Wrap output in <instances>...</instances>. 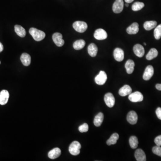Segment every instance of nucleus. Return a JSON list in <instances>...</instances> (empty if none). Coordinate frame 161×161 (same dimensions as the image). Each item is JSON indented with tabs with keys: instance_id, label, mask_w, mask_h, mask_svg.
Returning <instances> with one entry per match:
<instances>
[{
	"instance_id": "f257e3e1",
	"label": "nucleus",
	"mask_w": 161,
	"mask_h": 161,
	"mask_svg": "<svg viewBox=\"0 0 161 161\" xmlns=\"http://www.w3.org/2000/svg\"><path fill=\"white\" fill-rule=\"evenodd\" d=\"M29 33L34 40L36 41L42 40L45 37V33L43 31L35 28H30L29 30Z\"/></svg>"
},
{
	"instance_id": "bb28decb",
	"label": "nucleus",
	"mask_w": 161,
	"mask_h": 161,
	"mask_svg": "<svg viewBox=\"0 0 161 161\" xmlns=\"http://www.w3.org/2000/svg\"><path fill=\"white\" fill-rule=\"evenodd\" d=\"M157 23L156 21H147L144 24V27L147 30H150L155 28L157 26Z\"/></svg>"
},
{
	"instance_id": "9d476101",
	"label": "nucleus",
	"mask_w": 161,
	"mask_h": 161,
	"mask_svg": "<svg viewBox=\"0 0 161 161\" xmlns=\"http://www.w3.org/2000/svg\"><path fill=\"white\" fill-rule=\"evenodd\" d=\"M154 74V69L152 65H148L145 69L143 75V78L145 80L150 79Z\"/></svg>"
},
{
	"instance_id": "6ab92c4d",
	"label": "nucleus",
	"mask_w": 161,
	"mask_h": 161,
	"mask_svg": "<svg viewBox=\"0 0 161 161\" xmlns=\"http://www.w3.org/2000/svg\"><path fill=\"white\" fill-rule=\"evenodd\" d=\"M20 60L24 66H29L31 62V57L30 55L27 53H24L21 55Z\"/></svg>"
},
{
	"instance_id": "cd10ccee",
	"label": "nucleus",
	"mask_w": 161,
	"mask_h": 161,
	"mask_svg": "<svg viewBox=\"0 0 161 161\" xmlns=\"http://www.w3.org/2000/svg\"><path fill=\"white\" fill-rule=\"evenodd\" d=\"M129 142L130 147L132 149H135L137 147L138 140L136 136H131L129 138Z\"/></svg>"
},
{
	"instance_id": "4be33fe9",
	"label": "nucleus",
	"mask_w": 161,
	"mask_h": 161,
	"mask_svg": "<svg viewBox=\"0 0 161 161\" xmlns=\"http://www.w3.org/2000/svg\"><path fill=\"white\" fill-rule=\"evenodd\" d=\"M104 119V115L102 112L99 113L95 116L94 119V124L96 127H99L101 125Z\"/></svg>"
},
{
	"instance_id": "f704fd0d",
	"label": "nucleus",
	"mask_w": 161,
	"mask_h": 161,
	"mask_svg": "<svg viewBox=\"0 0 161 161\" xmlns=\"http://www.w3.org/2000/svg\"><path fill=\"white\" fill-rule=\"evenodd\" d=\"M156 88L157 90L161 91V84H157L156 85Z\"/></svg>"
},
{
	"instance_id": "1a4fd4ad",
	"label": "nucleus",
	"mask_w": 161,
	"mask_h": 161,
	"mask_svg": "<svg viewBox=\"0 0 161 161\" xmlns=\"http://www.w3.org/2000/svg\"><path fill=\"white\" fill-rule=\"evenodd\" d=\"M52 39L55 45L58 47H62L65 43L64 40L63 39L62 35L60 33H55L52 36Z\"/></svg>"
},
{
	"instance_id": "412c9836",
	"label": "nucleus",
	"mask_w": 161,
	"mask_h": 161,
	"mask_svg": "<svg viewBox=\"0 0 161 161\" xmlns=\"http://www.w3.org/2000/svg\"><path fill=\"white\" fill-rule=\"evenodd\" d=\"M98 50L97 46L94 43L90 44L88 47V52L92 57H95L97 55Z\"/></svg>"
},
{
	"instance_id": "b1692460",
	"label": "nucleus",
	"mask_w": 161,
	"mask_h": 161,
	"mask_svg": "<svg viewBox=\"0 0 161 161\" xmlns=\"http://www.w3.org/2000/svg\"><path fill=\"white\" fill-rule=\"evenodd\" d=\"M158 55V52L157 50L154 48H152L150 50V51L146 55V58L147 60L150 61L156 58Z\"/></svg>"
},
{
	"instance_id": "ea45409f",
	"label": "nucleus",
	"mask_w": 161,
	"mask_h": 161,
	"mask_svg": "<svg viewBox=\"0 0 161 161\" xmlns=\"http://www.w3.org/2000/svg\"><path fill=\"white\" fill-rule=\"evenodd\" d=\"M1 61H0V64H1Z\"/></svg>"
},
{
	"instance_id": "5701e85b",
	"label": "nucleus",
	"mask_w": 161,
	"mask_h": 161,
	"mask_svg": "<svg viewBox=\"0 0 161 161\" xmlns=\"http://www.w3.org/2000/svg\"><path fill=\"white\" fill-rule=\"evenodd\" d=\"M14 30L16 34L21 37H24L26 35L25 29L21 26L18 25L15 26Z\"/></svg>"
},
{
	"instance_id": "f8f14e48",
	"label": "nucleus",
	"mask_w": 161,
	"mask_h": 161,
	"mask_svg": "<svg viewBox=\"0 0 161 161\" xmlns=\"http://www.w3.org/2000/svg\"><path fill=\"white\" fill-rule=\"evenodd\" d=\"M127 120L128 122L131 125L136 124L138 120V116L137 113L134 111H130L128 114Z\"/></svg>"
},
{
	"instance_id": "aec40b11",
	"label": "nucleus",
	"mask_w": 161,
	"mask_h": 161,
	"mask_svg": "<svg viewBox=\"0 0 161 161\" xmlns=\"http://www.w3.org/2000/svg\"><path fill=\"white\" fill-rule=\"evenodd\" d=\"M134 66L135 63L133 60H128L125 65V68L126 69L127 73L128 74H132L134 71Z\"/></svg>"
},
{
	"instance_id": "423d86ee",
	"label": "nucleus",
	"mask_w": 161,
	"mask_h": 161,
	"mask_svg": "<svg viewBox=\"0 0 161 161\" xmlns=\"http://www.w3.org/2000/svg\"><path fill=\"white\" fill-rule=\"evenodd\" d=\"M104 101L109 107H112L115 104V99L113 94L111 93H107L104 96Z\"/></svg>"
},
{
	"instance_id": "c756f323",
	"label": "nucleus",
	"mask_w": 161,
	"mask_h": 161,
	"mask_svg": "<svg viewBox=\"0 0 161 161\" xmlns=\"http://www.w3.org/2000/svg\"><path fill=\"white\" fill-rule=\"evenodd\" d=\"M154 36L155 38L159 40L161 37V24L156 27L154 30Z\"/></svg>"
},
{
	"instance_id": "4468645a",
	"label": "nucleus",
	"mask_w": 161,
	"mask_h": 161,
	"mask_svg": "<svg viewBox=\"0 0 161 161\" xmlns=\"http://www.w3.org/2000/svg\"><path fill=\"white\" fill-rule=\"evenodd\" d=\"M134 52L135 54L139 57H143L145 54V49L142 45L137 44L134 47Z\"/></svg>"
},
{
	"instance_id": "473e14b6",
	"label": "nucleus",
	"mask_w": 161,
	"mask_h": 161,
	"mask_svg": "<svg viewBox=\"0 0 161 161\" xmlns=\"http://www.w3.org/2000/svg\"><path fill=\"white\" fill-rule=\"evenodd\" d=\"M154 142L157 146H161V135L158 136L154 139Z\"/></svg>"
},
{
	"instance_id": "dca6fc26",
	"label": "nucleus",
	"mask_w": 161,
	"mask_h": 161,
	"mask_svg": "<svg viewBox=\"0 0 161 161\" xmlns=\"http://www.w3.org/2000/svg\"><path fill=\"white\" fill-rule=\"evenodd\" d=\"M132 93V90L131 87L128 85H125L120 89L119 94L121 96H125L129 95Z\"/></svg>"
},
{
	"instance_id": "f03ea898",
	"label": "nucleus",
	"mask_w": 161,
	"mask_h": 161,
	"mask_svg": "<svg viewBox=\"0 0 161 161\" xmlns=\"http://www.w3.org/2000/svg\"><path fill=\"white\" fill-rule=\"evenodd\" d=\"M81 145L78 141H74L70 144L69 147V152L72 155L76 156L80 153Z\"/></svg>"
},
{
	"instance_id": "a878e982",
	"label": "nucleus",
	"mask_w": 161,
	"mask_h": 161,
	"mask_svg": "<svg viewBox=\"0 0 161 161\" xmlns=\"http://www.w3.org/2000/svg\"><path fill=\"white\" fill-rule=\"evenodd\" d=\"M86 45V42L85 40L83 39H79L76 41L73 44V47L74 49L77 50H79L85 47Z\"/></svg>"
},
{
	"instance_id": "2f4dec72",
	"label": "nucleus",
	"mask_w": 161,
	"mask_h": 161,
	"mask_svg": "<svg viewBox=\"0 0 161 161\" xmlns=\"http://www.w3.org/2000/svg\"><path fill=\"white\" fill-rule=\"evenodd\" d=\"M152 151L154 154L161 157V147L160 146H156L153 147Z\"/></svg>"
},
{
	"instance_id": "7ed1b4c3",
	"label": "nucleus",
	"mask_w": 161,
	"mask_h": 161,
	"mask_svg": "<svg viewBox=\"0 0 161 161\" xmlns=\"http://www.w3.org/2000/svg\"><path fill=\"white\" fill-rule=\"evenodd\" d=\"M74 29L79 33L85 32L87 29L88 26L87 23L82 21H76L73 24Z\"/></svg>"
},
{
	"instance_id": "c9c22d12",
	"label": "nucleus",
	"mask_w": 161,
	"mask_h": 161,
	"mask_svg": "<svg viewBox=\"0 0 161 161\" xmlns=\"http://www.w3.org/2000/svg\"><path fill=\"white\" fill-rule=\"evenodd\" d=\"M4 47L3 45H2V43L0 42V52H2L3 50Z\"/></svg>"
},
{
	"instance_id": "20e7f679",
	"label": "nucleus",
	"mask_w": 161,
	"mask_h": 161,
	"mask_svg": "<svg viewBox=\"0 0 161 161\" xmlns=\"http://www.w3.org/2000/svg\"><path fill=\"white\" fill-rule=\"evenodd\" d=\"M107 75L104 71H100L98 75L95 77V81L99 85H103L107 80Z\"/></svg>"
},
{
	"instance_id": "a211bd4d",
	"label": "nucleus",
	"mask_w": 161,
	"mask_h": 161,
	"mask_svg": "<svg viewBox=\"0 0 161 161\" xmlns=\"http://www.w3.org/2000/svg\"><path fill=\"white\" fill-rule=\"evenodd\" d=\"M61 154V150L59 148H55L49 152L48 156L52 159L58 158Z\"/></svg>"
},
{
	"instance_id": "9b49d317",
	"label": "nucleus",
	"mask_w": 161,
	"mask_h": 161,
	"mask_svg": "<svg viewBox=\"0 0 161 161\" xmlns=\"http://www.w3.org/2000/svg\"><path fill=\"white\" fill-rule=\"evenodd\" d=\"M114 57L115 59L118 62H122L124 59V52L120 48H116L114 51Z\"/></svg>"
},
{
	"instance_id": "e433bc0d",
	"label": "nucleus",
	"mask_w": 161,
	"mask_h": 161,
	"mask_svg": "<svg viewBox=\"0 0 161 161\" xmlns=\"http://www.w3.org/2000/svg\"><path fill=\"white\" fill-rule=\"evenodd\" d=\"M125 2H126L127 3H132L134 0H125Z\"/></svg>"
},
{
	"instance_id": "f3484780",
	"label": "nucleus",
	"mask_w": 161,
	"mask_h": 161,
	"mask_svg": "<svg viewBox=\"0 0 161 161\" xmlns=\"http://www.w3.org/2000/svg\"><path fill=\"white\" fill-rule=\"evenodd\" d=\"M127 32L129 35L137 34L139 31V25L137 23H133L127 28Z\"/></svg>"
},
{
	"instance_id": "39448f33",
	"label": "nucleus",
	"mask_w": 161,
	"mask_h": 161,
	"mask_svg": "<svg viewBox=\"0 0 161 161\" xmlns=\"http://www.w3.org/2000/svg\"><path fill=\"white\" fill-rule=\"evenodd\" d=\"M143 95L140 92L136 91L134 93H132L128 96V99L132 102H140L143 101Z\"/></svg>"
},
{
	"instance_id": "0eeeda50",
	"label": "nucleus",
	"mask_w": 161,
	"mask_h": 161,
	"mask_svg": "<svg viewBox=\"0 0 161 161\" xmlns=\"http://www.w3.org/2000/svg\"><path fill=\"white\" fill-rule=\"evenodd\" d=\"M94 37L97 40H104L107 38V34L104 30L98 29L94 32Z\"/></svg>"
},
{
	"instance_id": "72a5a7b5",
	"label": "nucleus",
	"mask_w": 161,
	"mask_h": 161,
	"mask_svg": "<svg viewBox=\"0 0 161 161\" xmlns=\"http://www.w3.org/2000/svg\"><path fill=\"white\" fill-rule=\"evenodd\" d=\"M156 114L157 117L159 119L161 120V108L158 107L156 110Z\"/></svg>"
},
{
	"instance_id": "4c0bfd02",
	"label": "nucleus",
	"mask_w": 161,
	"mask_h": 161,
	"mask_svg": "<svg viewBox=\"0 0 161 161\" xmlns=\"http://www.w3.org/2000/svg\"><path fill=\"white\" fill-rule=\"evenodd\" d=\"M125 5L127 6V7H128V6H129V5H128V3H127V4H126Z\"/></svg>"
},
{
	"instance_id": "58836bf2",
	"label": "nucleus",
	"mask_w": 161,
	"mask_h": 161,
	"mask_svg": "<svg viewBox=\"0 0 161 161\" xmlns=\"http://www.w3.org/2000/svg\"><path fill=\"white\" fill-rule=\"evenodd\" d=\"M144 45H145V46H146V45H147V43H144Z\"/></svg>"
},
{
	"instance_id": "393cba45",
	"label": "nucleus",
	"mask_w": 161,
	"mask_h": 161,
	"mask_svg": "<svg viewBox=\"0 0 161 161\" xmlns=\"http://www.w3.org/2000/svg\"><path fill=\"white\" fill-rule=\"evenodd\" d=\"M119 134L117 133H114L111 136L110 138L107 140V145L108 146H111V145L116 144L117 140L119 139Z\"/></svg>"
},
{
	"instance_id": "c85d7f7f",
	"label": "nucleus",
	"mask_w": 161,
	"mask_h": 161,
	"mask_svg": "<svg viewBox=\"0 0 161 161\" xmlns=\"http://www.w3.org/2000/svg\"><path fill=\"white\" fill-rule=\"evenodd\" d=\"M145 6V5L143 2H136L134 3L132 6V10L134 11H137L141 10Z\"/></svg>"
},
{
	"instance_id": "ddd939ff",
	"label": "nucleus",
	"mask_w": 161,
	"mask_h": 161,
	"mask_svg": "<svg viewBox=\"0 0 161 161\" xmlns=\"http://www.w3.org/2000/svg\"><path fill=\"white\" fill-rule=\"evenodd\" d=\"M9 92L6 90H2L0 92V104L4 105L7 103L9 99Z\"/></svg>"
},
{
	"instance_id": "2eb2a0df",
	"label": "nucleus",
	"mask_w": 161,
	"mask_h": 161,
	"mask_svg": "<svg viewBox=\"0 0 161 161\" xmlns=\"http://www.w3.org/2000/svg\"><path fill=\"white\" fill-rule=\"evenodd\" d=\"M135 157L137 161H146L147 160L146 154L143 150L140 149L136 150L135 153Z\"/></svg>"
},
{
	"instance_id": "6e6552de",
	"label": "nucleus",
	"mask_w": 161,
	"mask_h": 161,
	"mask_svg": "<svg viewBox=\"0 0 161 161\" xmlns=\"http://www.w3.org/2000/svg\"><path fill=\"white\" fill-rule=\"evenodd\" d=\"M124 8V2L123 0H116L114 3L112 10L115 13H120Z\"/></svg>"
},
{
	"instance_id": "7c9ffc66",
	"label": "nucleus",
	"mask_w": 161,
	"mask_h": 161,
	"mask_svg": "<svg viewBox=\"0 0 161 161\" xmlns=\"http://www.w3.org/2000/svg\"><path fill=\"white\" fill-rule=\"evenodd\" d=\"M89 126L87 123H84L78 128V130L80 133H85L88 131Z\"/></svg>"
}]
</instances>
